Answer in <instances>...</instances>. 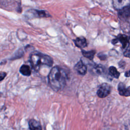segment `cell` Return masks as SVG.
Wrapping results in <instances>:
<instances>
[{"mask_svg": "<svg viewBox=\"0 0 130 130\" xmlns=\"http://www.w3.org/2000/svg\"><path fill=\"white\" fill-rule=\"evenodd\" d=\"M23 51L21 49H20V50H18L17 51V52H16L13 58H17L21 57L23 55Z\"/></svg>", "mask_w": 130, "mask_h": 130, "instance_id": "obj_16", "label": "cell"}, {"mask_svg": "<svg viewBox=\"0 0 130 130\" xmlns=\"http://www.w3.org/2000/svg\"><path fill=\"white\" fill-rule=\"evenodd\" d=\"M30 62L34 69L37 71L42 65L51 67L53 64V60L50 56L41 53L32 54L30 57Z\"/></svg>", "mask_w": 130, "mask_h": 130, "instance_id": "obj_2", "label": "cell"}, {"mask_svg": "<svg viewBox=\"0 0 130 130\" xmlns=\"http://www.w3.org/2000/svg\"><path fill=\"white\" fill-rule=\"evenodd\" d=\"M74 68L75 70L78 72V73L81 75H85L87 72V67L83 63V61L81 59L76 63V64Z\"/></svg>", "mask_w": 130, "mask_h": 130, "instance_id": "obj_8", "label": "cell"}, {"mask_svg": "<svg viewBox=\"0 0 130 130\" xmlns=\"http://www.w3.org/2000/svg\"><path fill=\"white\" fill-rule=\"evenodd\" d=\"M68 76L65 70L58 66L54 67L48 75V83L55 91L61 90L65 86Z\"/></svg>", "mask_w": 130, "mask_h": 130, "instance_id": "obj_1", "label": "cell"}, {"mask_svg": "<svg viewBox=\"0 0 130 130\" xmlns=\"http://www.w3.org/2000/svg\"><path fill=\"white\" fill-rule=\"evenodd\" d=\"M118 90L119 94L122 96H129L130 95V87H126L125 85L122 82H120L118 85Z\"/></svg>", "mask_w": 130, "mask_h": 130, "instance_id": "obj_9", "label": "cell"}, {"mask_svg": "<svg viewBox=\"0 0 130 130\" xmlns=\"http://www.w3.org/2000/svg\"><path fill=\"white\" fill-rule=\"evenodd\" d=\"M26 17L28 18H42L49 17V15L44 10H38L35 9H30L27 11L25 14Z\"/></svg>", "mask_w": 130, "mask_h": 130, "instance_id": "obj_4", "label": "cell"}, {"mask_svg": "<svg viewBox=\"0 0 130 130\" xmlns=\"http://www.w3.org/2000/svg\"><path fill=\"white\" fill-rule=\"evenodd\" d=\"M124 55L127 57H129V48L125 49V51L124 52Z\"/></svg>", "mask_w": 130, "mask_h": 130, "instance_id": "obj_19", "label": "cell"}, {"mask_svg": "<svg viewBox=\"0 0 130 130\" xmlns=\"http://www.w3.org/2000/svg\"><path fill=\"white\" fill-rule=\"evenodd\" d=\"M109 72L110 75L113 77L118 79L120 76V73L117 71L116 68L115 67L111 66L109 68Z\"/></svg>", "mask_w": 130, "mask_h": 130, "instance_id": "obj_13", "label": "cell"}, {"mask_svg": "<svg viewBox=\"0 0 130 130\" xmlns=\"http://www.w3.org/2000/svg\"><path fill=\"white\" fill-rule=\"evenodd\" d=\"M118 42H119L121 45L123 49H126L129 48V37L125 35H119L116 38Z\"/></svg>", "mask_w": 130, "mask_h": 130, "instance_id": "obj_7", "label": "cell"}, {"mask_svg": "<svg viewBox=\"0 0 130 130\" xmlns=\"http://www.w3.org/2000/svg\"><path fill=\"white\" fill-rule=\"evenodd\" d=\"M130 0H112L113 7L117 10H120L122 8L129 6Z\"/></svg>", "mask_w": 130, "mask_h": 130, "instance_id": "obj_6", "label": "cell"}, {"mask_svg": "<svg viewBox=\"0 0 130 130\" xmlns=\"http://www.w3.org/2000/svg\"><path fill=\"white\" fill-rule=\"evenodd\" d=\"M118 13L119 18L121 21L127 22L128 23L129 22V6L125 7L122 9L118 10Z\"/></svg>", "mask_w": 130, "mask_h": 130, "instance_id": "obj_5", "label": "cell"}, {"mask_svg": "<svg viewBox=\"0 0 130 130\" xmlns=\"http://www.w3.org/2000/svg\"><path fill=\"white\" fill-rule=\"evenodd\" d=\"M29 130H42V126L39 121L35 119H31L28 122Z\"/></svg>", "mask_w": 130, "mask_h": 130, "instance_id": "obj_11", "label": "cell"}, {"mask_svg": "<svg viewBox=\"0 0 130 130\" xmlns=\"http://www.w3.org/2000/svg\"><path fill=\"white\" fill-rule=\"evenodd\" d=\"M124 75H125V76L126 77H129V71H126V72L125 73Z\"/></svg>", "mask_w": 130, "mask_h": 130, "instance_id": "obj_21", "label": "cell"}, {"mask_svg": "<svg viewBox=\"0 0 130 130\" xmlns=\"http://www.w3.org/2000/svg\"><path fill=\"white\" fill-rule=\"evenodd\" d=\"M7 74L6 72H0V81H2L6 76Z\"/></svg>", "mask_w": 130, "mask_h": 130, "instance_id": "obj_18", "label": "cell"}, {"mask_svg": "<svg viewBox=\"0 0 130 130\" xmlns=\"http://www.w3.org/2000/svg\"><path fill=\"white\" fill-rule=\"evenodd\" d=\"M125 62L123 61H122V60L119 62V65H121V66H120V67H124V66H123V65H125Z\"/></svg>", "mask_w": 130, "mask_h": 130, "instance_id": "obj_20", "label": "cell"}, {"mask_svg": "<svg viewBox=\"0 0 130 130\" xmlns=\"http://www.w3.org/2000/svg\"><path fill=\"white\" fill-rule=\"evenodd\" d=\"M82 53L85 57L89 59L92 60L95 54V50H91V51H86L85 50H82Z\"/></svg>", "mask_w": 130, "mask_h": 130, "instance_id": "obj_14", "label": "cell"}, {"mask_svg": "<svg viewBox=\"0 0 130 130\" xmlns=\"http://www.w3.org/2000/svg\"><path fill=\"white\" fill-rule=\"evenodd\" d=\"M93 67L94 69V72H95V73L98 74H99V75L103 74L105 72L104 67L102 65L98 64V65H95Z\"/></svg>", "mask_w": 130, "mask_h": 130, "instance_id": "obj_15", "label": "cell"}, {"mask_svg": "<svg viewBox=\"0 0 130 130\" xmlns=\"http://www.w3.org/2000/svg\"><path fill=\"white\" fill-rule=\"evenodd\" d=\"M98 57L101 59V60H105L107 58V56L106 54L103 53H100L98 55Z\"/></svg>", "mask_w": 130, "mask_h": 130, "instance_id": "obj_17", "label": "cell"}, {"mask_svg": "<svg viewBox=\"0 0 130 130\" xmlns=\"http://www.w3.org/2000/svg\"><path fill=\"white\" fill-rule=\"evenodd\" d=\"M19 71L21 74L24 76H28L31 74V70L30 67L27 64H23L20 68Z\"/></svg>", "mask_w": 130, "mask_h": 130, "instance_id": "obj_12", "label": "cell"}, {"mask_svg": "<svg viewBox=\"0 0 130 130\" xmlns=\"http://www.w3.org/2000/svg\"><path fill=\"white\" fill-rule=\"evenodd\" d=\"M111 87L109 84L106 83L102 84L98 88L96 94L100 98H104L107 96L111 92Z\"/></svg>", "mask_w": 130, "mask_h": 130, "instance_id": "obj_3", "label": "cell"}, {"mask_svg": "<svg viewBox=\"0 0 130 130\" xmlns=\"http://www.w3.org/2000/svg\"><path fill=\"white\" fill-rule=\"evenodd\" d=\"M75 45L80 48H83L87 46V43L86 39L83 37H80L77 38L74 40Z\"/></svg>", "mask_w": 130, "mask_h": 130, "instance_id": "obj_10", "label": "cell"}]
</instances>
